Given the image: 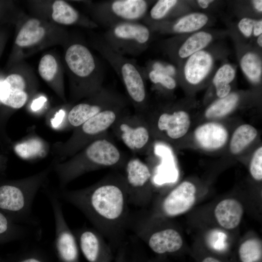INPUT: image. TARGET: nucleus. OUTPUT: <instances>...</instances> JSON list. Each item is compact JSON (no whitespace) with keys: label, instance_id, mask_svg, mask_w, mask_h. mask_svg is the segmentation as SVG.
Returning <instances> with one entry per match:
<instances>
[{"label":"nucleus","instance_id":"nucleus-33","mask_svg":"<svg viewBox=\"0 0 262 262\" xmlns=\"http://www.w3.org/2000/svg\"><path fill=\"white\" fill-rule=\"evenodd\" d=\"M44 146L40 140L33 139L17 145L15 148L16 153L24 158H30L45 154Z\"/></svg>","mask_w":262,"mask_h":262},{"label":"nucleus","instance_id":"nucleus-34","mask_svg":"<svg viewBox=\"0 0 262 262\" xmlns=\"http://www.w3.org/2000/svg\"><path fill=\"white\" fill-rule=\"evenodd\" d=\"M146 79L147 78L153 84L160 85L168 90L174 89L176 82L173 77L143 67Z\"/></svg>","mask_w":262,"mask_h":262},{"label":"nucleus","instance_id":"nucleus-4","mask_svg":"<svg viewBox=\"0 0 262 262\" xmlns=\"http://www.w3.org/2000/svg\"><path fill=\"white\" fill-rule=\"evenodd\" d=\"M52 165L32 176L0 185V211L19 224H33L32 206Z\"/></svg>","mask_w":262,"mask_h":262},{"label":"nucleus","instance_id":"nucleus-20","mask_svg":"<svg viewBox=\"0 0 262 262\" xmlns=\"http://www.w3.org/2000/svg\"><path fill=\"white\" fill-rule=\"evenodd\" d=\"M212 63V58L206 51L200 50L193 54L184 66L186 79L191 84L198 83L208 74Z\"/></svg>","mask_w":262,"mask_h":262},{"label":"nucleus","instance_id":"nucleus-6","mask_svg":"<svg viewBox=\"0 0 262 262\" xmlns=\"http://www.w3.org/2000/svg\"><path fill=\"white\" fill-rule=\"evenodd\" d=\"M130 102L105 109L76 128L65 142H58L53 146L57 162L66 160L89 144L108 133L117 119L129 112Z\"/></svg>","mask_w":262,"mask_h":262},{"label":"nucleus","instance_id":"nucleus-35","mask_svg":"<svg viewBox=\"0 0 262 262\" xmlns=\"http://www.w3.org/2000/svg\"><path fill=\"white\" fill-rule=\"evenodd\" d=\"M12 262H51L44 252L36 249L21 252Z\"/></svg>","mask_w":262,"mask_h":262},{"label":"nucleus","instance_id":"nucleus-47","mask_svg":"<svg viewBox=\"0 0 262 262\" xmlns=\"http://www.w3.org/2000/svg\"><path fill=\"white\" fill-rule=\"evenodd\" d=\"M1 36H0V52L1 51V49H2V38H1Z\"/></svg>","mask_w":262,"mask_h":262},{"label":"nucleus","instance_id":"nucleus-5","mask_svg":"<svg viewBox=\"0 0 262 262\" xmlns=\"http://www.w3.org/2000/svg\"><path fill=\"white\" fill-rule=\"evenodd\" d=\"M93 47L109 63L122 82L128 99L136 113L144 114L147 110V95L143 67L136 61L113 50L102 37L96 38Z\"/></svg>","mask_w":262,"mask_h":262},{"label":"nucleus","instance_id":"nucleus-9","mask_svg":"<svg viewBox=\"0 0 262 262\" xmlns=\"http://www.w3.org/2000/svg\"><path fill=\"white\" fill-rule=\"evenodd\" d=\"M115 135L132 151L144 154L148 149L151 133L142 114L128 112L119 117L111 128Z\"/></svg>","mask_w":262,"mask_h":262},{"label":"nucleus","instance_id":"nucleus-7","mask_svg":"<svg viewBox=\"0 0 262 262\" xmlns=\"http://www.w3.org/2000/svg\"><path fill=\"white\" fill-rule=\"evenodd\" d=\"M150 28L141 22H124L107 29L102 37L113 50L120 54L137 56L148 45Z\"/></svg>","mask_w":262,"mask_h":262},{"label":"nucleus","instance_id":"nucleus-43","mask_svg":"<svg viewBox=\"0 0 262 262\" xmlns=\"http://www.w3.org/2000/svg\"><path fill=\"white\" fill-rule=\"evenodd\" d=\"M213 1V0H199L197 1L198 3L202 8H207L209 4Z\"/></svg>","mask_w":262,"mask_h":262},{"label":"nucleus","instance_id":"nucleus-46","mask_svg":"<svg viewBox=\"0 0 262 262\" xmlns=\"http://www.w3.org/2000/svg\"><path fill=\"white\" fill-rule=\"evenodd\" d=\"M257 42H258V44L259 45V46L262 47V34H261L259 36V37H258V38L257 39Z\"/></svg>","mask_w":262,"mask_h":262},{"label":"nucleus","instance_id":"nucleus-24","mask_svg":"<svg viewBox=\"0 0 262 262\" xmlns=\"http://www.w3.org/2000/svg\"><path fill=\"white\" fill-rule=\"evenodd\" d=\"M257 135L256 129L249 124H243L234 131L229 145L231 152L237 154L251 143Z\"/></svg>","mask_w":262,"mask_h":262},{"label":"nucleus","instance_id":"nucleus-13","mask_svg":"<svg viewBox=\"0 0 262 262\" xmlns=\"http://www.w3.org/2000/svg\"><path fill=\"white\" fill-rule=\"evenodd\" d=\"M74 233L80 250L88 262H112V248L96 229L83 226Z\"/></svg>","mask_w":262,"mask_h":262},{"label":"nucleus","instance_id":"nucleus-1","mask_svg":"<svg viewBox=\"0 0 262 262\" xmlns=\"http://www.w3.org/2000/svg\"><path fill=\"white\" fill-rule=\"evenodd\" d=\"M56 195L80 210L105 238L117 245L130 220L123 175L110 174L87 187L62 189Z\"/></svg>","mask_w":262,"mask_h":262},{"label":"nucleus","instance_id":"nucleus-3","mask_svg":"<svg viewBox=\"0 0 262 262\" xmlns=\"http://www.w3.org/2000/svg\"><path fill=\"white\" fill-rule=\"evenodd\" d=\"M65 60L70 75L74 100L89 97L103 87V68L85 44L78 41L70 44L66 50Z\"/></svg>","mask_w":262,"mask_h":262},{"label":"nucleus","instance_id":"nucleus-29","mask_svg":"<svg viewBox=\"0 0 262 262\" xmlns=\"http://www.w3.org/2000/svg\"><path fill=\"white\" fill-rule=\"evenodd\" d=\"M241 66L247 77L252 82L260 81L262 74V61L259 57L252 52L245 54L241 60Z\"/></svg>","mask_w":262,"mask_h":262},{"label":"nucleus","instance_id":"nucleus-8","mask_svg":"<svg viewBox=\"0 0 262 262\" xmlns=\"http://www.w3.org/2000/svg\"><path fill=\"white\" fill-rule=\"evenodd\" d=\"M150 1L146 0H107L90 6L93 21L108 28L124 22H140L147 15Z\"/></svg>","mask_w":262,"mask_h":262},{"label":"nucleus","instance_id":"nucleus-42","mask_svg":"<svg viewBox=\"0 0 262 262\" xmlns=\"http://www.w3.org/2000/svg\"><path fill=\"white\" fill-rule=\"evenodd\" d=\"M64 114V112L61 110L59 112L55 118H57V120L53 121V124L54 126H57L60 123V118L62 119Z\"/></svg>","mask_w":262,"mask_h":262},{"label":"nucleus","instance_id":"nucleus-21","mask_svg":"<svg viewBox=\"0 0 262 262\" xmlns=\"http://www.w3.org/2000/svg\"><path fill=\"white\" fill-rule=\"evenodd\" d=\"M46 33L41 21L35 18L27 20L21 26L16 37L15 44L18 48H28L39 43Z\"/></svg>","mask_w":262,"mask_h":262},{"label":"nucleus","instance_id":"nucleus-2","mask_svg":"<svg viewBox=\"0 0 262 262\" xmlns=\"http://www.w3.org/2000/svg\"><path fill=\"white\" fill-rule=\"evenodd\" d=\"M127 160L107 133L67 160L52 165L63 189L71 181L89 172L124 166Z\"/></svg>","mask_w":262,"mask_h":262},{"label":"nucleus","instance_id":"nucleus-26","mask_svg":"<svg viewBox=\"0 0 262 262\" xmlns=\"http://www.w3.org/2000/svg\"><path fill=\"white\" fill-rule=\"evenodd\" d=\"M238 101V96L235 93H231L220 98L212 104L206 110L205 116L208 118L223 117L235 108Z\"/></svg>","mask_w":262,"mask_h":262},{"label":"nucleus","instance_id":"nucleus-10","mask_svg":"<svg viewBox=\"0 0 262 262\" xmlns=\"http://www.w3.org/2000/svg\"><path fill=\"white\" fill-rule=\"evenodd\" d=\"M129 101L120 93L103 86L95 94L73 106L68 113L67 120L76 128L101 111Z\"/></svg>","mask_w":262,"mask_h":262},{"label":"nucleus","instance_id":"nucleus-23","mask_svg":"<svg viewBox=\"0 0 262 262\" xmlns=\"http://www.w3.org/2000/svg\"><path fill=\"white\" fill-rule=\"evenodd\" d=\"M28 98L27 91L9 84L3 79L0 81V101L3 104L19 109L26 103Z\"/></svg>","mask_w":262,"mask_h":262},{"label":"nucleus","instance_id":"nucleus-22","mask_svg":"<svg viewBox=\"0 0 262 262\" xmlns=\"http://www.w3.org/2000/svg\"><path fill=\"white\" fill-rule=\"evenodd\" d=\"M28 233L24 226L14 221L0 211V244L22 239Z\"/></svg>","mask_w":262,"mask_h":262},{"label":"nucleus","instance_id":"nucleus-38","mask_svg":"<svg viewBox=\"0 0 262 262\" xmlns=\"http://www.w3.org/2000/svg\"><path fill=\"white\" fill-rule=\"evenodd\" d=\"M255 21L249 18L242 19L238 23V27L240 31L246 37L251 34L252 28Z\"/></svg>","mask_w":262,"mask_h":262},{"label":"nucleus","instance_id":"nucleus-39","mask_svg":"<svg viewBox=\"0 0 262 262\" xmlns=\"http://www.w3.org/2000/svg\"><path fill=\"white\" fill-rule=\"evenodd\" d=\"M46 99L44 97H41L33 101L32 104V108L33 110H37L43 105Z\"/></svg>","mask_w":262,"mask_h":262},{"label":"nucleus","instance_id":"nucleus-27","mask_svg":"<svg viewBox=\"0 0 262 262\" xmlns=\"http://www.w3.org/2000/svg\"><path fill=\"white\" fill-rule=\"evenodd\" d=\"M235 73L234 69L229 65L223 66L216 72L213 82L219 98H222L229 94L231 89L229 83L233 81Z\"/></svg>","mask_w":262,"mask_h":262},{"label":"nucleus","instance_id":"nucleus-40","mask_svg":"<svg viewBox=\"0 0 262 262\" xmlns=\"http://www.w3.org/2000/svg\"><path fill=\"white\" fill-rule=\"evenodd\" d=\"M253 27V33L255 36H258L262 34V20H260L257 21H255Z\"/></svg>","mask_w":262,"mask_h":262},{"label":"nucleus","instance_id":"nucleus-19","mask_svg":"<svg viewBox=\"0 0 262 262\" xmlns=\"http://www.w3.org/2000/svg\"><path fill=\"white\" fill-rule=\"evenodd\" d=\"M243 213L242 204L233 198L221 200L217 204L214 211L218 223L227 229H233L239 225Z\"/></svg>","mask_w":262,"mask_h":262},{"label":"nucleus","instance_id":"nucleus-28","mask_svg":"<svg viewBox=\"0 0 262 262\" xmlns=\"http://www.w3.org/2000/svg\"><path fill=\"white\" fill-rule=\"evenodd\" d=\"M208 20V17L204 14H191L182 17L173 24L172 30L176 33L195 31L204 26Z\"/></svg>","mask_w":262,"mask_h":262},{"label":"nucleus","instance_id":"nucleus-30","mask_svg":"<svg viewBox=\"0 0 262 262\" xmlns=\"http://www.w3.org/2000/svg\"><path fill=\"white\" fill-rule=\"evenodd\" d=\"M239 257L242 262H256L262 257V245L255 239H248L240 246Z\"/></svg>","mask_w":262,"mask_h":262},{"label":"nucleus","instance_id":"nucleus-11","mask_svg":"<svg viewBox=\"0 0 262 262\" xmlns=\"http://www.w3.org/2000/svg\"><path fill=\"white\" fill-rule=\"evenodd\" d=\"M55 223L53 246L60 262H80V248L75 234L68 226L56 194H49Z\"/></svg>","mask_w":262,"mask_h":262},{"label":"nucleus","instance_id":"nucleus-36","mask_svg":"<svg viewBox=\"0 0 262 262\" xmlns=\"http://www.w3.org/2000/svg\"><path fill=\"white\" fill-rule=\"evenodd\" d=\"M249 170L252 177L257 180L262 179V147H259L253 154Z\"/></svg>","mask_w":262,"mask_h":262},{"label":"nucleus","instance_id":"nucleus-25","mask_svg":"<svg viewBox=\"0 0 262 262\" xmlns=\"http://www.w3.org/2000/svg\"><path fill=\"white\" fill-rule=\"evenodd\" d=\"M211 34L201 32L196 33L190 36L180 46L178 50V55L182 58L191 56L205 47L211 41Z\"/></svg>","mask_w":262,"mask_h":262},{"label":"nucleus","instance_id":"nucleus-12","mask_svg":"<svg viewBox=\"0 0 262 262\" xmlns=\"http://www.w3.org/2000/svg\"><path fill=\"white\" fill-rule=\"evenodd\" d=\"M123 176L129 203L144 207L147 203L151 183V172L148 165L137 157L127 160Z\"/></svg>","mask_w":262,"mask_h":262},{"label":"nucleus","instance_id":"nucleus-45","mask_svg":"<svg viewBox=\"0 0 262 262\" xmlns=\"http://www.w3.org/2000/svg\"><path fill=\"white\" fill-rule=\"evenodd\" d=\"M202 262H221L218 260L211 257H208L205 258Z\"/></svg>","mask_w":262,"mask_h":262},{"label":"nucleus","instance_id":"nucleus-44","mask_svg":"<svg viewBox=\"0 0 262 262\" xmlns=\"http://www.w3.org/2000/svg\"><path fill=\"white\" fill-rule=\"evenodd\" d=\"M255 8L260 12L262 11V0H255L252 1Z\"/></svg>","mask_w":262,"mask_h":262},{"label":"nucleus","instance_id":"nucleus-15","mask_svg":"<svg viewBox=\"0 0 262 262\" xmlns=\"http://www.w3.org/2000/svg\"><path fill=\"white\" fill-rule=\"evenodd\" d=\"M196 188L189 181H183L171 190L159 205L160 214L175 217L189 211L196 201Z\"/></svg>","mask_w":262,"mask_h":262},{"label":"nucleus","instance_id":"nucleus-41","mask_svg":"<svg viewBox=\"0 0 262 262\" xmlns=\"http://www.w3.org/2000/svg\"><path fill=\"white\" fill-rule=\"evenodd\" d=\"M115 260L116 262H144V260H133L131 261H127L125 257L123 251H120V252H119Z\"/></svg>","mask_w":262,"mask_h":262},{"label":"nucleus","instance_id":"nucleus-17","mask_svg":"<svg viewBox=\"0 0 262 262\" xmlns=\"http://www.w3.org/2000/svg\"><path fill=\"white\" fill-rule=\"evenodd\" d=\"M194 136L201 147L211 150L223 147L227 141L228 133L221 124L209 122L198 126L195 131Z\"/></svg>","mask_w":262,"mask_h":262},{"label":"nucleus","instance_id":"nucleus-37","mask_svg":"<svg viewBox=\"0 0 262 262\" xmlns=\"http://www.w3.org/2000/svg\"><path fill=\"white\" fill-rule=\"evenodd\" d=\"M145 68L158 71L173 77L176 74V69L173 66L159 61L147 64Z\"/></svg>","mask_w":262,"mask_h":262},{"label":"nucleus","instance_id":"nucleus-31","mask_svg":"<svg viewBox=\"0 0 262 262\" xmlns=\"http://www.w3.org/2000/svg\"><path fill=\"white\" fill-rule=\"evenodd\" d=\"M176 0H159L151 7L148 13L142 20L147 24L153 21L159 20L164 18L176 6Z\"/></svg>","mask_w":262,"mask_h":262},{"label":"nucleus","instance_id":"nucleus-32","mask_svg":"<svg viewBox=\"0 0 262 262\" xmlns=\"http://www.w3.org/2000/svg\"><path fill=\"white\" fill-rule=\"evenodd\" d=\"M38 73L45 82L52 83L58 70V64L55 58L50 54L44 55L40 60Z\"/></svg>","mask_w":262,"mask_h":262},{"label":"nucleus","instance_id":"nucleus-16","mask_svg":"<svg viewBox=\"0 0 262 262\" xmlns=\"http://www.w3.org/2000/svg\"><path fill=\"white\" fill-rule=\"evenodd\" d=\"M154 124V127H152L153 129L163 133L167 138L175 140L181 138L187 133L191 122L189 115L186 112L175 111L172 113H162L158 115Z\"/></svg>","mask_w":262,"mask_h":262},{"label":"nucleus","instance_id":"nucleus-18","mask_svg":"<svg viewBox=\"0 0 262 262\" xmlns=\"http://www.w3.org/2000/svg\"><path fill=\"white\" fill-rule=\"evenodd\" d=\"M51 17L55 22L64 25L77 24L91 28L98 26L93 21L82 16L77 10L64 0H55L53 3Z\"/></svg>","mask_w":262,"mask_h":262},{"label":"nucleus","instance_id":"nucleus-14","mask_svg":"<svg viewBox=\"0 0 262 262\" xmlns=\"http://www.w3.org/2000/svg\"><path fill=\"white\" fill-rule=\"evenodd\" d=\"M135 233L154 253L163 255L179 251L182 246L183 241L180 233L171 228L153 231L133 223Z\"/></svg>","mask_w":262,"mask_h":262}]
</instances>
